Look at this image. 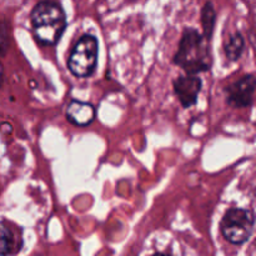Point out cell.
Segmentation results:
<instances>
[{"label":"cell","instance_id":"7a4b0ae2","mask_svg":"<svg viewBox=\"0 0 256 256\" xmlns=\"http://www.w3.org/2000/svg\"><path fill=\"white\" fill-rule=\"evenodd\" d=\"M174 62L192 75L210 69L212 59L209 46L198 30L192 28L184 30L179 42V50L174 56Z\"/></svg>","mask_w":256,"mask_h":256},{"label":"cell","instance_id":"52a82bcc","mask_svg":"<svg viewBox=\"0 0 256 256\" xmlns=\"http://www.w3.org/2000/svg\"><path fill=\"white\" fill-rule=\"evenodd\" d=\"M66 118L78 126H86L92 124L95 118V109L89 102L72 100L66 108Z\"/></svg>","mask_w":256,"mask_h":256},{"label":"cell","instance_id":"277c9868","mask_svg":"<svg viewBox=\"0 0 256 256\" xmlns=\"http://www.w3.org/2000/svg\"><path fill=\"white\" fill-rule=\"evenodd\" d=\"M98 40L92 35H82L75 44L68 68L72 75L78 78H88L92 74L98 62Z\"/></svg>","mask_w":256,"mask_h":256},{"label":"cell","instance_id":"8992f818","mask_svg":"<svg viewBox=\"0 0 256 256\" xmlns=\"http://www.w3.org/2000/svg\"><path fill=\"white\" fill-rule=\"evenodd\" d=\"M174 89L182 106L190 108L196 102L202 90V80L196 75H182L174 82Z\"/></svg>","mask_w":256,"mask_h":256},{"label":"cell","instance_id":"9c48e42d","mask_svg":"<svg viewBox=\"0 0 256 256\" xmlns=\"http://www.w3.org/2000/svg\"><path fill=\"white\" fill-rule=\"evenodd\" d=\"M215 19H216V14H215L212 4V2H206L202 10V24L206 39H210V38H212V30H214L215 25Z\"/></svg>","mask_w":256,"mask_h":256},{"label":"cell","instance_id":"4fadbf2b","mask_svg":"<svg viewBox=\"0 0 256 256\" xmlns=\"http://www.w3.org/2000/svg\"><path fill=\"white\" fill-rule=\"evenodd\" d=\"M154 256H169V255H165V254H155Z\"/></svg>","mask_w":256,"mask_h":256},{"label":"cell","instance_id":"3957f363","mask_svg":"<svg viewBox=\"0 0 256 256\" xmlns=\"http://www.w3.org/2000/svg\"><path fill=\"white\" fill-rule=\"evenodd\" d=\"M254 225L255 215L252 210L234 208L225 212L220 229L228 242L234 245H242L250 239Z\"/></svg>","mask_w":256,"mask_h":256},{"label":"cell","instance_id":"30bf717a","mask_svg":"<svg viewBox=\"0 0 256 256\" xmlns=\"http://www.w3.org/2000/svg\"><path fill=\"white\" fill-rule=\"evenodd\" d=\"M14 249V235L12 230L0 224V256L12 254Z\"/></svg>","mask_w":256,"mask_h":256},{"label":"cell","instance_id":"6da1fadb","mask_svg":"<svg viewBox=\"0 0 256 256\" xmlns=\"http://www.w3.org/2000/svg\"><path fill=\"white\" fill-rule=\"evenodd\" d=\"M32 32L39 42L54 45L62 38L66 28V16L58 2L42 0L34 6L30 14Z\"/></svg>","mask_w":256,"mask_h":256},{"label":"cell","instance_id":"5b68a950","mask_svg":"<svg viewBox=\"0 0 256 256\" xmlns=\"http://www.w3.org/2000/svg\"><path fill=\"white\" fill-rule=\"evenodd\" d=\"M255 89L256 79L254 75H245L225 89L228 102L234 108L250 106L252 104Z\"/></svg>","mask_w":256,"mask_h":256},{"label":"cell","instance_id":"7c38bea8","mask_svg":"<svg viewBox=\"0 0 256 256\" xmlns=\"http://www.w3.org/2000/svg\"><path fill=\"white\" fill-rule=\"evenodd\" d=\"M2 76H4V69H2V62H0V86H2Z\"/></svg>","mask_w":256,"mask_h":256},{"label":"cell","instance_id":"ba28073f","mask_svg":"<svg viewBox=\"0 0 256 256\" xmlns=\"http://www.w3.org/2000/svg\"><path fill=\"white\" fill-rule=\"evenodd\" d=\"M244 38L240 32H235V34L230 35L228 42H225V54H226L228 59L232 60V62H236L242 56V52H244Z\"/></svg>","mask_w":256,"mask_h":256},{"label":"cell","instance_id":"8fae6325","mask_svg":"<svg viewBox=\"0 0 256 256\" xmlns=\"http://www.w3.org/2000/svg\"><path fill=\"white\" fill-rule=\"evenodd\" d=\"M10 35H9V25L5 22H0V54L4 55L9 48Z\"/></svg>","mask_w":256,"mask_h":256}]
</instances>
